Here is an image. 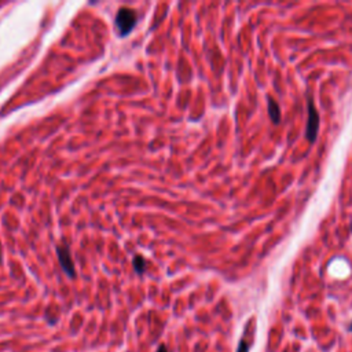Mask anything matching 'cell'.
<instances>
[{"instance_id":"5","label":"cell","mask_w":352,"mask_h":352,"mask_svg":"<svg viewBox=\"0 0 352 352\" xmlns=\"http://www.w3.org/2000/svg\"><path fill=\"white\" fill-rule=\"evenodd\" d=\"M134 268L138 274H142L146 268V260L142 256H135L134 258Z\"/></svg>"},{"instance_id":"8","label":"cell","mask_w":352,"mask_h":352,"mask_svg":"<svg viewBox=\"0 0 352 352\" xmlns=\"http://www.w3.org/2000/svg\"><path fill=\"white\" fill-rule=\"evenodd\" d=\"M349 330L352 331V323H351V326H349Z\"/></svg>"},{"instance_id":"3","label":"cell","mask_w":352,"mask_h":352,"mask_svg":"<svg viewBox=\"0 0 352 352\" xmlns=\"http://www.w3.org/2000/svg\"><path fill=\"white\" fill-rule=\"evenodd\" d=\"M57 252H58V259L59 263L62 266L63 271L68 274L69 277H74V266L73 262H72V258H70V253H69L68 248L58 247L57 248Z\"/></svg>"},{"instance_id":"7","label":"cell","mask_w":352,"mask_h":352,"mask_svg":"<svg viewBox=\"0 0 352 352\" xmlns=\"http://www.w3.org/2000/svg\"><path fill=\"white\" fill-rule=\"evenodd\" d=\"M157 352H169V351H168V349H167V347H165L164 344H161V345H160V347L157 348Z\"/></svg>"},{"instance_id":"9","label":"cell","mask_w":352,"mask_h":352,"mask_svg":"<svg viewBox=\"0 0 352 352\" xmlns=\"http://www.w3.org/2000/svg\"><path fill=\"white\" fill-rule=\"evenodd\" d=\"M351 230H352V226H351Z\"/></svg>"},{"instance_id":"4","label":"cell","mask_w":352,"mask_h":352,"mask_svg":"<svg viewBox=\"0 0 352 352\" xmlns=\"http://www.w3.org/2000/svg\"><path fill=\"white\" fill-rule=\"evenodd\" d=\"M268 116L271 119L274 124H279L281 121V107L277 100L268 96Z\"/></svg>"},{"instance_id":"1","label":"cell","mask_w":352,"mask_h":352,"mask_svg":"<svg viewBox=\"0 0 352 352\" xmlns=\"http://www.w3.org/2000/svg\"><path fill=\"white\" fill-rule=\"evenodd\" d=\"M307 106H308V120L305 127V138L310 143H314L318 137V130H319V113L316 111L312 96L307 98Z\"/></svg>"},{"instance_id":"6","label":"cell","mask_w":352,"mask_h":352,"mask_svg":"<svg viewBox=\"0 0 352 352\" xmlns=\"http://www.w3.org/2000/svg\"><path fill=\"white\" fill-rule=\"evenodd\" d=\"M237 352H249V345L245 340H241L240 341V345H238V351Z\"/></svg>"},{"instance_id":"2","label":"cell","mask_w":352,"mask_h":352,"mask_svg":"<svg viewBox=\"0 0 352 352\" xmlns=\"http://www.w3.org/2000/svg\"><path fill=\"white\" fill-rule=\"evenodd\" d=\"M135 24H137V14L131 9H126V7L120 9L116 17V25L121 36L128 35L134 29Z\"/></svg>"}]
</instances>
